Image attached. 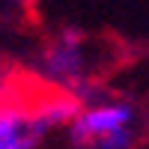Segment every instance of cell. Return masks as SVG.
<instances>
[{"label": "cell", "mask_w": 149, "mask_h": 149, "mask_svg": "<svg viewBox=\"0 0 149 149\" xmlns=\"http://www.w3.org/2000/svg\"><path fill=\"white\" fill-rule=\"evenodd\" d=\"M95 51L81 27H60L45 42L36 72L51 86V93H63L78 104H86L98 95L95 90Z\"/></svg>", "instance_id": "6da1fadb"}, {"label": "cell", "mask_w": 149, "mask_h": 149, "mask_svg": "<svg viewBox=\"0 0 149 149\" xmlns=\"http://www.w3.org/2000/svg\"><path fill=\"white\" fill-rule=\"evenodd\" d=\"M48 137L30 98L0 102V149H39Z\"/></svg>", "instance_id": "3957f363"}, {"label": "cell", "mask_w": 149, "mask_h": 149, "mask_svg": "<svg viewBox=\"0 0 149 149\" xmlns=\"http://www.w3.org/2000/svg\"><path fill=\"white\" fill-rule=\"evenodd\" d=\"M30 104H33L36 116H39L42 128H45L48 134L66 131L69 122L74 119V113H78V107H81L74 98H69V95H63V93H51V90L42 93V95H36V98H30Z\"/></svg>", "instance_id": "277c9868"}, {"label": "cell", "mask_w": 149, "mask_h": 149, "mask_svg": "<svg viewBox=\"0 0 149 149\" xmlns=\"http://www.w3.org/2000/svg\"><path fill=\"white\" fill-rule=\"evenodd\" d=\"M66 137L74 149H137L140 107L125 95H95L78 107Z\"/></svg>", "instance_id": "7a4b0ae2"}]
</instances>
